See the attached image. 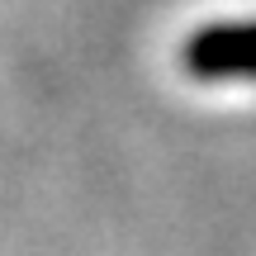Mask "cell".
<instances>
[{
    "label": "cell",
    "instance_id": "1",
    "mask_svg": "<svg viewBox=\"0 0 256 256\" xmlns=\"http://www.w3.org/2000/svg\"><path fill=\"white\" fill-rule=\"evenodd\" d=\"M180 72L194 81H256V19H218V24L194 28L180 43Z\"/></svg>",
    "mask_w": 256,
    "mask_h": 256
}]
</instances>
